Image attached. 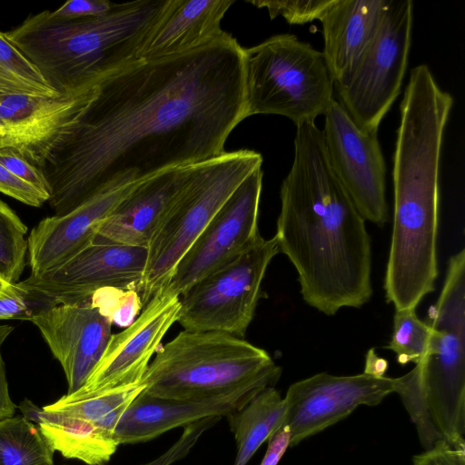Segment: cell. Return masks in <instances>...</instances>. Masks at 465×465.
Masks as SVG:
<instances>
[{
	"instance_id": "23",
	"label": "cell",
	"mask_w": 465,
	"mask_h": 465,
	"mask_svg": "<svg viewBox=\"0 0 465 465\" xmlns=\"http://www.w3.org/2000/svg\"><path fill=\"white\" fill-rule=\"evenodd\" d=\"M286 403L274 387H267L227 417L237 452L233 465H246L260 446L283 426Z\"/></svg>"
},
{
	"instance_id": "28",
	"label": "cell",
	"mask_w": 465,
	"mask_h": 465,
	"mask_svg": "<svg viewBox=\"0 0 465 465\" xmlns=\"http://www.w3.org/2000/svg\"><path fill=\"white\" fill-rule=\"evenodd\" d=\"M26 225L8 204L0 200V273L16 283L25 266Z\"/></svg>"
},
{
	"instance_id": "33",
	"label": "cell",
	"mask_w": 465,
	"mask_h": 465,
	"mask_svg": "<svg viewBox=\"0 0 465 465\" xmlns=\"http://www.w3.org/2000/svg\"><path fill=\"white\" fill-rule=\"evenodd\" d=\"M0 193L33 207H40L49 199L47 193L19 179L1 163Z\"/></svg>"
},
{
	"instance_id": "10",
	"label": "cell",
	"mask_w": 465,
	"mask_h": 465,
	"mask_svg": "<svg viewBox=\"0 0 465 465\" xmlns=\"http://www.w3.org/2000/svg\"><path fill=\"white\" fill-rule=\"evenodd\" d=\"M147 256L145 247L94 241L62 265L17 283L46 306L88 302L104 288L140 292Z\"/></svg>"
},
{
	"instance_id": "22",
	"label": "cell",
	"mask_w": 465,
	"mask_h": 465,
	"mask_svg": "<svg viewBox=\"0 0 465 465\" xmlns=\"http://www.w3.org/2000/svg\"><path fill=\"white\" fill-rule=\"evenodd\" d=\"M18 408L38 427L52 450L66 459L87 465H105L120 445L114 431L84 419L45 411L29 400L23 401Z\"/></svg>"
},
{
	"instance_id": "17",
	"label": "cell",
	"mask_w": 465,
	"mask_h": 465,
	"mask_svg": "<svg viewBox=\"0 0 465 465\" xmlns=\"http://www.w3.org/2000/svg\"><path fill=\"white\" fill-rule=\"evenodd\" d=\"M197 163L167 169L138 183L99 224L95 241L148 248Z\"/></svg>"
},
{
	"instance_id": "3",
	"label": "cell",
	"mask_w": 465,
	"mask_h": 465,
	"mask_svg": "<svg viewBox=\"0 0 465 465\" xmlns=\"http://www.w3.org/2000/svg\"><path fill=\"white\" fill-rule=\"evenodd\" d=\"M172 0L114 3L101 16L60 20L49 10L26 17L6 38L59 94L74 92L140 60Z\"/></svg>"
},
{
	"instance_id": "8",
	"label": "cell",
	"mask_w": 465,
	"mask_h": 465,
	"mask_svg": "<svg viewBox=\"0 0 465 465\" xmlns=\"http://www.w3.org/2000/svg\"><path fill=\"white\" fill-rule=\"evenodd\" d=\"M279 252L275 236L259 235L179 296L177 322L187 331H223L243 338L254 317L267 267Z\"/></svg>"
},
{
	"instance_id": "25",
	"label": "cell",
	"mask_w": 465,
	"mask_h": 465,
	"mask_svg": "<svg viewBox=\"0 0 465 465\" xmlns=\"http://www.w3.org/2000/svg\"><path fill=\"white\" fill-rule=\"evenodd\" d=\"M54 452L23 415L0 421V465H54Z\"/></svg>"
},
{
	"instance_id": "18",
	"label": "cell",
	"mask_w": 465,
	"mask_h": 465,
	"mask_svg": "<svg viewBox=\"0 0 465 465\" xmlns=\"http://www.w3.org/2000/svg\"><path fill=\"white\" fill-rule=\"evenodd\" d=\"M140 182L100 193L66 214L41 220L27 238L31 275L62 265L93 243L99 224Z\"/></svg>"
},
{
	"instance_id": "30",
	"label": "cell",
	"mask_w": 465,
	"mask_h": 465,
	"mask_svg": "<svg viewBox=\"0 0 465 465\" xmlns=\"http://www.w3.org/2000/svg\"><path fill=\"white\" fill-rule=\"evenodd\" d=\"M334 0L247 1L258 8H266L271 19L282 15L291 25H304L320 20Z\"/></svg>"
},
{
	"instance_id": "21",
	"label": "cell",
	"mask_w": 465,
	"mask_h": 465,
	"mask_svg": "<svg viewBox=\"0 0 465 465\" xmlns=\"http://www.w3.org/2000/svg\"><path fill=\"white\" fill-rule=\"evenodd\" d=\"M234 0H172L148 37L140 59L155 60L200 47L224 31L222 20Z\"/></svg>"
},
{
	"instance_id": "16",
	"label": "cell",
	"mask_w": 465,
	"mask_h": 465,
	"mask_svg": "<svg viewBox=\"0 0 465 465\" xmlns=\"http://www.w3.org/2000/svg\"><path fill=\"white\" fill-rule=\"evenodd\" d=\"M68 383L66 394L82 389L100 361L112 336V322L90 302L37 309L30 317Z\"/></svg>"
},
{
	"instance_id": "34",
	"label": "cell",
	"mask_w": 465,
	"mask_h": 465,
	"mask_svg": "<svg viewBox=\"0 0 465 465\" xmlns=\"http://www.w3.org/2000/svg\"><path fill=\"white\" fill-rule=\"evenodd\" d=\"M114 3L108 0H70L54 11H49L53 18L75 20L98 17L109 13Z\"/></svg>"
},
{
	"instance_id": "27",
	"label": "cell",
	"mask_w": 465,
	"mask_h": 465,
	"mask_svg": "<svg viewBox=\"0 0 465 465\" xmlns=\"http://www.w3.org/2000/svg\"><path fill=\"white\" fill-rule=\"evenodd\" d=\"M432 328L421 321L415 309L395 310L391 339L387 346L396 354L398 363H419L428 353Z\"/></svg>"
},
{
	"instance_id": "31",
	"label": "cell",
	"mask_w": 465,
	"mask_h": 465,
	"mask_svg": "<svg viewBox=\"0 0 465 465\" xmlns=\"http://www.w3.org/2000/svg\"><path fill=\"white\" fill-rule=\"evenodd\" d=\"M222 419L221 416H209L183 427L178 440L159 457L141 465H172L184 458L200 437Z\"/></svg>"
},
{
	"instance_id": "38",
	"label": "cell",
	"mask_w": 465,
	"mask_h": 465,
	"mask_svg": "<svg viewBox=\"0 0 465 465\" xmlns=\"http://www.w3.org/2000/svg\"><path fill=\"white\" fill-rule=\"evenodd\" d=\"M387 369L388 361L384 358L378 356L374 349L369 350L366 354L363 372L376 377H383Z\"/></svg>"
},
{
	"instance_id": "13",
	"label": "cell",
	"mask_w": 465,
	"mask_h": 465,
	"mask_svg": "<svg viewBox=\"0 0 465 465\" xmlns=\"http://www.w3.org/2000/svg\"><path fill=\"white\" fill-rule=\"evenodd\" d=\"M395 391V378L364 372L350 376L317 373L292 383L283 397V425L291 447L350 415L361 405L375 406Z\"/></svg>"
},
{
	"instance_id": "5",
	"label": "cell",
	"mask_w": 465,
	"mask_h": 465,
	"mask_svg": "<svg viewBox=\"0 0 465 465\" xmlns=\"http://www.w3.org/2000/svg\"><path fill=\"white\" fill-rule=\"evenodd\" d=\"M281 374L265 350L242 338L184 330L157 350L142 383L152 396L200 400L274 387Z\"/></svg>"
},
{
	"instance_id": "7",
	"label": "cell",
	"mask_w": 465,
	"mask_h": 465,
	"mask_svg": "<svg viewBox=\"0 0 465 465\" xmlns=\"http://www.w3.org/2000/svg\"><path fill=\"white\" fill-rule=\"evenodd\" d=\"M262 164L250 149L223 152L200 162L148 245L140 296L144 307L168 282L176 264L235 189Z\"/></svg>"
},
{
	"instance_id": "35",
	"label": "cell",
	"mask_w": 465,
	"mask_h": 465,
	"mask_svg": "<svg viewBox=\"0 0 465 465\" xmlns=\"http://www.w3.org/2000/svg\"><path fill=\"white\" fill-rule=\"evenodd\" d=\"M412 465H465V446H454L445 440L415 455Z\"/></svg>"
},
{
	"instance_id": "11",
	"label": "cell",
	"mask_w": 465,
	"mask_h": 465,
	"mask_svg": "<svg viewBox=\"0 0 465 465\" xmlns=\"http://www.w3.org/2000/svg\"><path fill=\"white\" fill-rule=\"evenodd\" d=\"M323 115L322 134L336 176L364 220L382 226L389 212L378 132L360 128L336 99Z\"/></svg>"
},
{
	"instance_id": "14",
	"label": "cell",
	"mask_w": 465,
	"mask_h": 465,
	"mask_svg": "<svg viewBox=\"0 0 465 465\" xmlns=\"http://www.w3.org/2000/svg\"><path fill=\"white\" fill-rule=\"evenodd\" d=\"M90 85L54 97L0 95V149H11L42 169L79 121Z\"/></svg>"
},
{
	"instance_id": "9",
	"label": "cell",
	"mask_w": 465,
	"mask_h": 465,
	"mask_svg": "<svg viewBox=\"0 0 465 465\" xmlns=\"http://www.w3.org/2000/svg\"><path fill=\"white\" fill-rule=\"evenodd\" d=\"M413 5L390 0L381 25L350 77L334 86L340 103L361 129L378 132L398 97L411 41Z\"/></svg>"
},
{
	"instance_id": "36",
	"label": "cell",
	"mask_w": 465,
	"mask_h": 465,
	"mask_svg": "<svg viewBox=\"0 0 465 465\" xmlns=\"http://www.w3.org/2000/svg\"><path fill=\"white\" fill-rule=\"evenodd\" d=\"M267 441V450L260 465H277L287 449L291 447V433L288 426H282Z\"/></svg>"
},
{
	"instance_id": "20",
	"label": "cell",
	"mask_w": 465,
	"mask_h": 465,
	"mask_svg": "<svg viewBox=\"0 0 465 465\" xmlns=\"http://www.w3.org/2000/svg\"><path fill=\"white\" fill-rule=\"evenodd\" d=\"M390 0H334L320 19L334 86L346 81L374 37Z\"/></svg>"
},
{
	"instance_id": "12",
	"label": "cell",
	"mask_w": 465,
	"mask_h": 465,
	"mask_svg": "<svg viewBox=\"0 0 465 465\" xmlns=\"http://www.w3.org/2000/svg\"><path fill=\"white\" fill-rule=\"evenodd\" d=\"M262 177V168L255 170L230 195L176 264L162 287L166 292L180 296L260 235Z\"/></svg>"
},
{
	"instance_id": "15",
	"label": "cell",
	"mask_w": 465,
	"mask_h": 465,
	"mask_svg": "<svg viewBox=\"0 0 465 465\" xmlns=\"http://www.w3.org/2000/svg\"><path fill=\"white\" fill-rule=\"evenodd\" d=\"M180 308V297L161 288L125 330L112 334L86 383L74 393L104 391L141 382L152 356L177 322Z\"/></svg>"
},
{
	"instance_id": "2",
	"label": "cell",
	"mask_w": 465,
	"mask_h": 465,
	"mask_svg": "<svg viewBox=\"0 0 465 465\" xmlns=\"http://www.w3.org/2000/svg\"><path fill=\"white\" fill-rule=\"evenodd\" d=\"M293 145L280 190L274 235L279 252L295 268L311 307L328 316L344 307L360 308L372 295L365 220L336 176L314 122L297 126Z\"/></svg>"
},
{
	"instance_id": "24",
	"label": "cell",
	"mask_w": 465,
	"mask_h": 465,
	"mask_svg": "<svg viewBox=\"0 0 465 465\" xmlns=\"http://www.w3.org/2000/svg\"><path fill=\"white\" fill-rule=\"evenodd\" d=\"M143 390L144 385L141 381L109 391L65 394L43 409L82 418L114 431L125 410Z\"/></svg>"
},
{
	"instance_id": "29",
	"label": "cell",
	"mask_w": 465,
	"mask_h": 465,
	"mask_svg": "<svg viewBox=\"0 0 465 465\" xmlns=\"http://www.w3.org/2000/svg\"><path fill=\"white\" fill-rule=\"evenodd\" d=\"M90 302L114 324L129 326L142 310L141 296L135 290L104 288L96 292Z\"/></svg>"
},
{
	"instance_id": "39",
	"label": "cell",
	"mask_w": 465,
	"mask_h": 465,
	"mask_svg": "<svg viewBox=\"0 0 465 465\" xmlns=\"http://www.w3.org/2000/svg\"><path fill=\"white\" fill-rule=\"evenodd\" d=\"M13 331H14V326L7 325V324L0 325V344L1 345L6 340V338L11 334V332Z\"/></svg>"
},
{
	"instance_id": "1",
	"label": "cell",
	"mask_w": 465,
	"mask_h": 465,
	"mask_svg": "<svg viewBox=\"0 0 465 465\" xmlns=\"http://www.w3.org/2000/svg\"><path fill=\"white\" fill-rule=\"evenodd\" d=\"M242 54L223 32L189 52L140 59L91 84L79 121L41 169L54 215L224 152L245 119Z\"/></svg>"
},
{
	"instance_id": "4",
	"label": "cell",
	"mask_w": 465,
	"mask_h": 465,
	"mask_svg": "<svg viewBox=\"0 0 465 465\" xmlns=\"http://www.w3.org/2000/svg\"><path fill=\"white\" fill-rule=\"evenodd\" d=\"M432 337L426 356L395 378L425 450L445 440L465 446V261L451 257L440 296L428 311Z\"/></svg>"
},
{
	"instance_id": "6",
	"label": "cell",
	"mask_w": 465,
	"mask_h": 465,
	"mask_svg": "<svg viewBox=\"0 0 465 465\" xmlns=\"http://www.w3.org/2000/svg\"><path fill=\"white\" fill-rule=\"evenodd\" d=\"M244 117L278 114L296 126L331 104L334 81L322 52L292 34L273 35L242 54Z\"/></svg>"
},
{
	"instance_id": "40",
	"label": "cell",
	"mask_w": 465,
	"mask_h": 465,
	"mask_svg": "<svg viewBox=\"0 0 465 465\" xmlns=\"http://www.w3.org/2000/svg\"><path fill=\"white\" fill-rule=\"evenodd\" d=\"M15 283H12L8 282L1 273H0V295L11 289L14 288Z\"/></svg>"
},
{
	"instance_id": "37",
	"label": "cell",
	"mask_w": 465,
	"mask_h": 465,
	"mask_svg": "<svg viewBox=\"0 0 465 465\" xmlns=\"http://www.w3.org/2000/svg\"><path fill=\"white\" fill-rule=\"evenodd\" d=\"M0 344V421L15 416L16 406L12 401L5 375V362L3 361Z\"/></svg>"
},
{
	"instance_id": "32",
	"label": "cell",
	"mask_w": 465,
	"mask_h": 465,
	"mask_svg": "<svg viewBox=\"0 0 465 465\" xmlns=\"http://www.w3.org/2000/svg\"><path fill=\"white\" fill-rule=\"evenodd\" d=\"M0 163L11 173L49 195L48 184L41 169L11 149H0Z\"/></svg>"
},
{
	"instance_id": "26",
	"label": "cell",
	"mask_w": 465,
	"mask_h": 465,
	"mask_svg": "<svg viewBox=\"0 0 465 465\" xmlns=\"http://www.w3.org/2000/svg\"><path fill=\"white\" fill-rule=\"evenodd\" d=\"M30 94L54 97L38 69L0 31V95Z\"/></svg>"
},
{
	"instance_id": "19",
	"label": "cell",
	"mask_w": 465,
	"mask_h": 465,
	"mask_svg": "<svg viewBox=\"0 0 465 465\" xmlns=\"http://www.w3.org/2000/svg\"><path fill=\"white\" fill-rule=\"evenodd\" d=\"M260 391L179 400L155 397L143 391L120 418L114 434L120 444L145 442L167 430L209 416H228L242 408Z\"/></svg>"
}]
</instances>
